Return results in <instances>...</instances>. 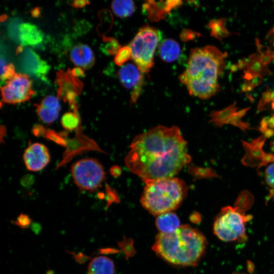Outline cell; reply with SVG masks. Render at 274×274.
Segmentation results:
<instances>
[{
    "label": "cell",
    "instance_id": "obj_1",
    "mask_svg": "<svg viewBox=\"0 0 274 274\" xmlns=\"http://www.w3.org/2000/svg\"><path fill=\"white\" fill-rule=\"evenodd\" d=\"M190 160L180 129L158 126L133 139L125 163L147 183L173 178Z\"/></svg>",
    "mask_w": 274,
    "mask_h": 274
},
{
    "label": "cell",
    "instance_id": "obj_2",
    "mask_svg": "<svg viewBox=\"0 0 274 274\" xmlns=\"http://www.w3.org/2000/svg\"><path fill=\"white\" fill-rule=\"evenodd\" d=\"M227 55L213 46L191 50L186 68L179 76L190 95L204 99L219 91L218 79L225 66Z\"/></svg>",
    "mask_w": 274,
    "mask_h": 274
},
{
    "label": "cell",
    "instance_id": "obj_3",
    "mask_svg": "<svg viewBox=\"0 0 274 274\" xmlns=\"http://www.w3.org/2000/svg\"><path fill=\"white\" fill-rule=\"evenodd\" d=\"M206 246V239L200 231L184 225L172 233H159L153 249L158 256L170 263L188 266L198 261Z\"/></svg>",
    "mask_w": 274,
    "mask_h": 274
},
{
    "label": "cell",
    "instance_id": "obj_4",
    "mask_svg": "<svg viewBox=\"0 0 274 274\" xmlns=\"http://www.w3.org/2000/svg\"><path fill=\"white\" fill-rule=\"evenodd\" d=\"M185 183L177 178H170L146 183L141 202L151 214L160 215L178 208L187 195Z\"/></svg>",
    "mask_w": 274,
    "mask_h": 274
},
{
    "label": "cell",
    "instance_id": "obj_5",
    "mask_svg": "<svg viewBox=\"0 0 274 274\" xmlns=\"http://www.w3.org/2000/svg\"><path fill=\"white\" fill-rule=\"evenodd\" d=\"M160 36L155 28L145 26L139 29L129 45L130 57L143 73H148L154 64V55Z\"/></svg>",
    "mask_w": 274,
    "mask_h": 274
},
{
    "label": "cell",
    "instance_id": "obj_6",
    "mask_svg": "<svg viewBox=\"0 0 274 274\" xmlns=\"http://www.w3.org/2000/svg\"><path fill=\"white\" fill-rule=\"evenodd\" d=\"M249 220L237 208L230 207L222 209L214 223L215 234L224 242H233L245 235L246 223Z\"/></svg>",
    "mask_w": 274,
    "mask_h": 274
},
{
    "label": "cell",
    "instance_id": "obj_7",
    "mask_svg": "<svg viewBox=\"0 0 274 274\" xmlns=\"http://www.w3.org/2000/svg\"><path fill=\"white\" fill-rule=\"evenodd\" d=\"M71 172L75 183L81 190L94 191L101 186L105 178L102 166L93 158L77 161Z\"/></svg>",
    "mask_w": 274,
    "mask_h": 274
},
{
    "label": "cell",
    "instance_id": "obj_8",
    "mask_svg": "<svg viewBox=\"0 0 274 274\" xmlns=\"http://www.w3.org/2000/svg\"><path fill=\"white\" fill-rule=\"evenodd\" d=\"M1 91L3 101L9 104L27 101L35 94L29 77L22 74H16L7 81L6 84L1 87Z\"/></svg>",
    "mask_w": 274,
    "mask_h": 274
},
{
    "label": "cell",
    "instance_id": "obj_9",
    "mask_svg": "<svg viewBox=\"0 0 274 274\" xmlns=\"http://www.w3.org/2000/svg\"><path fill=\"white\" fill-rule=\"evenodd\" d=\"M55 83L57 85V97L64 102H68L77 113L76 98L83 90V84L78 77L74 76L68 68L66 72L62 70L56 73Z\"/></svg>",
    "mask_w": 274,
    "mask_h": 274
},
{
    "label": "cell",
    "instance_id": "obj_10",
    "mask_svg": "<svg viewBox=\"0 0 274 274\" xmlns=\"http://www.w3.org/2000/svg\"><path fill=\"white\" fill-rule=\"evenodd\" d=\"M118 76L122 85L131 90L130 102L135 103L142 91L144 74L136 65L129 63L120 68Z\"/></svg>",
    "mask_w": 274,
    "mask_h": 274
},
{
    "label": "cell",
    "instance_id": "obj_11",
    "mask_svg": "<svg viewBox=\"0 0 274 274\" xmlns=\"http://www.w3.org/2000/svg\"><path fill=\"white\" fill-rule=\"evenodd\" d=\"M26 168L38 172L43 169L49 162L50 157L47 147L40 143H33L28 146L23 156Z\"/></svg>",
    "mask_w": 274,
    "mask_h": 274
},
{
    "label": "cell",
    "instance_id": "obj_12",
    "mask_svg": "<svg viewBox=\"0 0 274 274\" xmlns=\"http://www.w3.org/2000/svg\"><path fill=\"white\" fill-rule=\"evenodd\" d=\"M20 64L23 70L37 77L45 79L50 70L47 62L33 50L25 49L21 53Z\"/></svg>",
    "mask_w": 274,
    "mask_h": 274
},
{
    "label": "cell",
    "instance_id": "obj_13",
    "mask_svg": "<svg viewBox=\"0 0 274 274\" xmlns=\"http://www.w3.org/2000/svg\"><path fill=\"white\" fill-rule=\"evenodd\" d=\"M18 36L22 46H36L41 44L44 35L35 25L30 23H23L18 27Z\"/></svg>",
    "mask_w": 274,
    "mask_h": 274
},
{
    "label": "cell",
    "instance_id": "obj_14",
    "mask_svg": "<svg viewBox=\"0 0 274 274\" xmlns=\"http://www.w3.org/2000/svg\"><path fill=\"white\" fill-rule=\"evenodd\" d=\"M70 58L75 65L84 69L90 68L94 62V56L92 50L85 44L75 46L71 52Z\"/></svg>",
    "mask_w": 274,
    "mask_h": 274
},
{
    "label": "cell",
    "instance_id": "obj_15",
    "mask_svg": "<svg viewBox=\"0 0 274 274\" xmlns=\"http://www.w3.org/2000/svg\"><path fill=\"white\" fill-rule=\"evenodd\" d=\"M182 4L181 1H168L156 2L154 1H148L144 5L148 11L149 17L151 20H158L161 19L163 16L167 14L174 8L180 6Z\"/></svg>",
    "mask_w": 274,
    "mask_h": 274
},
{
    "label": "cell",
    "instance_id": "obj_16",
    "mask_svg": "<svg viewBox=\"0 0 274 274\" xmlns=\"http://www.w3.org/2000/svg\"><path fill=\"white\" fill-rule=\"evenodd\" d=\"M114 264L110 258L103 256L93 258L88 266L89 274H114Z\"/></svg>",
    "mask_w": 274,
    "mask_h": 274
},
{
    "label": "cell",
    "instance_id": "obj_17",
    "mask_svg": "<svg viewBox=\"0 0 274 274\" xmlns=\"http://www.w3.org/2000/svg\"><path fill=\"white\" fill-rule=\"evenodd\" d=\"M155 223L160 233H163L173 232L180 227L178 217L173 212L158 216Z\"/></svg>",
    "mask_w": 274,
    "mask_h": 274
},
{
    "label": "cell",
    "instance_id": "obj_18",
    "mask_svg": "<svg viewBox=\"0 0 274 274\" xmlns=\"http://www.w3.org/2000/svg\"><path fill=\"white\" fill-rule=\"evenodd\" d=\"M180 51L178 43L170 39L164 40L159 47L160 58L166 62H173L177 60L180 56Z\"/></svg>",
    "mask_w": 274,
    "mask_h": 274
},
{
    "label": "cell",
    "instance_id": "obj_19",
    "mask_svg": "<svg viewBox=\"0 0 274 274\" xmlns=\"http://www.w3.org/2000/svg\"><path fill=\"white\" fill-rule=\"evenodd\" d=\"M111 8L114 14L121 18L130 16L135 10L132 1H114L112 3Z\"/></svg>",
    "mask_w": 274,
    "mask_h": 274
},
{
    "label": "cell",
    "instance_id": "obj_20",
    "mask_svg": "<svg viewBox=\"0 0 274 274\" xmlns=\"http://www.w3.org/2000/svg\"><path fill=\"white\" fill-rule=\"evenodd\" d=\"M236 102L228 107L226 109L220 111H213L210 114L211 121L219 126H221L228 121L231 116L235 113L237 108L235 107Z\"/></svg>",
    "mask_w": 274,
    "mask_h": 274
},
{
    "label": "cell",
    "instance_id": "obj_21",
    "mask_svg": "<svg viewBox=\"0 0 274 274\" xmlns=\"http://www.w3.org/2000/svg\"><path fill=\"white\" fill-rule=\"evenodd\" d=\"M36 110L40 119L48 124H50L54 122L59 116V111L44 106L41 104L36 105Z\"/></svg>",
    "mask_w": 274,
    "mask_h": 274
},
{
    "label": "cell",
    "instance_id": "obj_22",
    "mask_svg": "<svg viewBox=\"0 0 274 274\" xmlns=\"http://www.w3.org/2000/svg\"><path fill=\"white\" fill-rule=\"evenodd\" d=\"M225 22L224 19L214 20L211 21L208 25L211 30V35L220 41L230 34L225 27Z\"/></svg>",
    "mask_w": 274,
    "mask_h": 274
},
{
    "label": "cell",
    "instance_id": "obj_23",
    "mask_svg": "<svg viewBox=\"0 0 274 274\" xmlns=\"http://www.w3.org/2000/svg\"><path fill=\"white\" fill-rule=\"evenodd\" d=\"M246 64L248 73L252 75L253 77L257 76L260 78V75L264 71V65L260 61V56L258 54L253 55L250 57Z\"/></svg>",
    "mask_w": 274,
    "mask_h": 274
},
{
    "label": "cell",
    "instance_id": "obj_24",
    "mask_svg": "<svg viewBox=\"0 0 274 274\" xmlns=\"http://www.w3.org/2000/svg\"><path fill=\"white\" fill-rule=\"evenodd\" d=\"M79 123L80 118L77 113H65L61 119V124L66 130H74L77 128Z\"/></svg>",
    "mask_w": 274,
    "mask_h": 274
},
{
    "label": "cell",
    "instance_id": "obj_25",
    "mask_svg": "<svg viewBox=\"0 0 274 274\" xmlns=\"http://www.w3.org/2000/svg\"><path fill=\"white\" fill-rule=\"evenodd\" d=\"M15 67L12 63L1 66V81L9 80L13 78L16 73Z\"/></svg>",
    "mask_w": 274,
    "mask_h": 274
},
{
    "label": "cell",
    "instance_id": "obj_26",
    "mask_svg": "<svg viewBox=\"0 0 274 274\" xmlns=\"http://www.w3.org/2000/svg\"><path fill=\"white\" fill-rule=\"evenodd\" d=\"M42 105L59 111L61 109L59 99L52 95L45 97L40 103Z\"/></svg>",
    "mask_w": 274,
    "mask_h": 274
},
{
    "label": "cell",
    "instance_id": "obj_27",
    "mask_svg": "<svg viewBox=\"0 0 274 274\" xmlns=\"http://www.w3.org/2000/svg\"><path fill=\"white\" fill-rule=\"evenodd\" d=\"M11 223L22 229H26L31 226L32 219L29 216L25 214H20L16 220L11 221Z\"/></svg>",
    "mask_w": 274,
    "mask_h": 274
},
{
    "label": "cell",
    "instance_id": "obj_28",
    "mask_svg": "<svg viewBox=\"0 0 274 274\" xmlns=\"http://www.w3.org/2000/svg\"><path fill=\"white\" fill-rule=\"evenodd\" d=\"M129 57H130V49L128 47H125L119 50L114 58V61L117 64L121 65Z\"/></svg>",
    "mask_w": 274,
    "mask_h": 274
},
{
    "label": "cell",
    "instance_id": "obj_29",
    "mask_svg": "<svg viewBox=\"0 0 274 274\" xmlns=\"http://www.w3.org/2000/svg\"><path fill=\"white\" fill-rule=\"evenodd\" d=\"M265 179L268 187L274 190V163L269 165L265 169Z\"/></svg>",
    "mask_w": 274,
    "mask_h": 274
},
{
    "label": "cell",
    "instance_id": "obj_30",
    "mask_svg": "<svg viewBox=\"0 0 274 274\" xmlns=\"http://www.w3.org/2000/svg\"><path fill=\"white\" fill-rule=\"evenodd\" d=\"M68 253L71 254L73 258L79 264H84L91 258L90 256H88L84 254L82 252L76 253L75 252L67 251Z\"/></svg>",
    "mask_w": 274,
    "mask_h": 274
},
{
    "label": "cell",
    "instance_id": "obj_31",
    "mask_svg": "<svg viewBox=\"0 0 274 274\" xmlns=\"http://www.w3.org/2000/svg\"><path fill=\"white\" fill-rule=\"evenodd\" d=\"M32 133L36 136H42L45 133V128L41 125L37 124L32 128Z\"/></svg>",
    "mask_w": 274,
    "mask_h": 274
},
{
    "label": "cell",
    "instance_id": "obj_32",
    "mask_svg": "<svg viewBox=\"0 0 274 274\" xmlns=\"http://www.w3.org/2000/svg\"><path fill=\"white\" fill-rule=\"evenodd\" d=\"M270 92L269 91H266L264 93L261 100L259 102V107L262 108V107L267 102L271 100L270 99Z\"/></svg>",
    "mask_w": 274,
    "mask_h": 274
},
{
    "label": "cell",
    "instance_id": "obj_33",
    "mask_svg": "<svg viewBox=\"0 0 274 274\" xmlns=\"http://www.w3.org/2000/svg\"><path fill=\"white\" fill-rule=\"evenodd\" d=\"M90 2L88 1L83 0H77L73 2L72 4H70L73 7L76 8H82L86 5H89Z\"/></svg>",
    "mask_w": 274,
    "mask_h": 274
},
{
    "label": "cell",
    "instance_id": "obj_34",
    "mask_svg": "<svg viewBox=\"0 0 274 274\" xmlns=\"http://www.w3.org/2000/svg\"><path fill=\"white\" fill-rule=\"evenodd\" d=\"M33 178L32 176L30 175H27L24 176V177L21 180V183L23 186H29L30 184H32L33 181Z\"/></svg>",
    "mask_w": 274,
    "mask_h": 274
},
{
    "label": "cell",
    "instance_id": "obj_35",
    "mask_svg": "<svg viewBox=\"0 0 274 274\" xmlns=\"http://www.w3.org/2000/svg\"><path fill=\"white\" fill-rule=\"evenodd\" d=\"M71 72L72 74L76 77H81L84 75V71L79 67L73 68L71 70Z\"/></svg>",
    "mask_w": 274,
    "mask_h": 274
},
{
    "label": "cell",
    "instance_id": "obj_36",
    "mask_svg": "<svg viewBox=\"0 0 274 274\" xmlns=\"http://www.w3.org/2000/svg\"><path fill=\"white\" fill-rule=\"evenodd\" d=\"M31 229L36 234H38L41 231L42 227L40 223L35 222L31 224Z\"/></svg>",
    "mask_w": 274,
    "mask_h": 274
},
{
    "label": "cell",
    "instance_id": "obj_37",
    "mask_svg": "<svg viewBox=\"0 0 274 274\" xmlns=\"http://www.w3.org/2000/svg\"><path fill=\"white\" fill-rule=\"evenodd\" d=\"M110 172L113 176L117 177L120 174L121 170L119 167L114 166L111 168Z\"/></svg>",
    "mask_w": 274,
    "mask_h": 274
},
{
    "label": "cell",
    "instance_id": "obj_38",
    "mask_svg": "<svg viewBox=\"0 0 274 274\" xmlns=\"http://www.w3.org/2000/svg\"><path fill=\"white\" fill-rule=\"evenodd\" d=\"M31 15L34 17H39L41 15V9L36 7L30 11Z\"/></svg>",
    "mask_w": 274,
    "mask_h": 274
},
{
    "label": "cell",
    "instance_id": "obj_39",
    "mask_svg": "<svg viewBox=\"0 0 274 274\" xmlns=\"http://www.w3.org/2000/svg\"><path fill=\"white\" fill-rule=\"evenodd\" d=\"M23 51V48L21 46H19L17 50H16V53L17 54H21Z\"/></svg>",
    "mask_w": 274,
    "mask_h": 274
},
{
    "label": "cell",
    "instance_id": "obj_40",
    "mask_svg": "<svg viewBox=\"0 0 274 274\" xmlns=\"http://www.w3.org/2000/svg\"><path fill=\"white\" fill-rule=\"evenodd\" d=\"M237 66L236 65H232L231 67V69L232 71H236V69L237 68Z\"/></svg>",
    "mask_w": 274,
    "mask_h": 274
},
{
    "label": "cell",
    "instance_id": "obj_41",
    "mask_svg": "<svg viewBox=\"0 0 274 274\" xmlns=\"http://www.w3.org/2000/svg\"><path fill=\"white\" fill-rule=\"evenodd\" d=\"M47 274H53L52 270H49L47 271Z\"/></svg>",
    "mask_w": 274,
    "mask_h": 274
},
{
    "label": "cell",
    "instance_id": "obj_42",
    "mask_svg": "<svg viewBox=\"0 0 274 274\" xmlns=\"http://www.w3.org/2000/svg\"><path fill=\"white\" fill-rule=\"evenodd\" d=\"M272 108L274 109V101L272 103Z\"/></svg>",
    "mask_w": 274,
    "mask_h": 274
},
{
    "label": "cell",
    "instance_id": "obj_43",
    "mask_svg": "<svg viewBox=\"0 0 274 274\" xmlns=\"http://www.w3.org/2000/svg\"><path fill=\"white\" fill-rule=\"evenodd\" d=\"M87 274H89V273H87Z\"/></svg>",
    "mask_w": 274,
    "mask_h": 274
}]
</instances>
